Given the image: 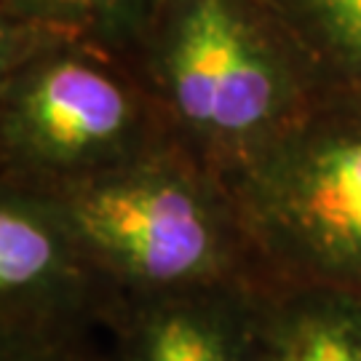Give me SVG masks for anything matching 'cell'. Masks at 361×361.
Wrapping results in <instances>:
<instances>
[{
  "label": "cell",
  "mask_w": 361,
  "mask_h": 361,
  "mask_svg": "<svg viewBox=\"0 0 361 361\" xmlns=\"http://www.w3.org/2000/svg\"><path fill=\"white\" fill-rule=\"evenodd\" d=\"M257 319L268 361H361V297L259 286Z\"/></svg>",
  "instance_id": "7"
},
{
  "label": "cell",
  "mask_w": 361,
  "mask_h": 361,
  "mask_svg": "<svg viewBox=\"0 0 361 361\" xmlns=\"http://www.w3.org/2000/svg\"><path fill=\"white\" fill-rule=\"evenodd\" d=\"M113 308L51 198L0 185V343L86 340Z\"/></svg>",
  "instance_id": "5"
},
{
  "label": "cell",
  "mask_w": 361,
  "mask_h": 361,
  "mask_svg": "<svg viewBox=\"0 0 361 361\" xmlns=\"http://www.w3.org/2000/svg\"><path fill=\"white\" fill-rule=\"evenodd\" d=\"M262 286L361 297V91L335 83L228 177Z\"/></svg>",
  "instance_id": "4"
},
{
  "label": "cell",
  "mask_w": 361,
  "mask_h": 361,
  "mask_svg": "<svg viewBox=\"0 0 361 361\" xmlns=\"http://www.w3.org/2000/svg\"><path fill=\"white\" fill-rule=\"evenodd\" d=\"M46 195L116 305L262 286L231 185L177 142Z\"/></svg>",
  "instance_id": "2"
},
{
  "label": "cell",
  "mask_w": 361,
  "mask_h": 361,
  "mask_svg": "<svg viewBox=\"0 0 361 361\" xmlns=\"http://www.w3.org/2000/svg\"><path fill=\"white\" fill-rule=\"evenodd\" d=\"M134 65L174 142L225 180L335 86L281 0H158Z\"/></svg>",
  "instance_id": "1"
},
{
  "label": "cell",
  "mask_w": 361,
  "mask_h": 361,
  "mask_svg": "<svg viewBox=\"0 0 361 361\" xmlns=\"http://www.w3.org/2000/svg\"><path fill=\"white\" fill-rule=\"evenodd\" d=\"M259 286L121 300L104 322L110 361H268Z\"/></svg>",
  "instance_id": "6"
},
{
  "label": "cell",
  "mask_w": 361,
  "mask_h": 361,
  "mask_svg": "<svg viewBox=\"0 0 361 361\" xmlns=\"http://www.w3.org/2000/svg\"><path fill=\"white\" fill-rule=\"evenodd\" d=\"M329 78L361 91V0H281Z\"/></svg>",
  "instance_id": "9"
},
{
  "label": "cell",
  "mask_w": 361,
  "mask_h": 361,
  "mask_svg": "<svg viewBox=\"0 0 361 361\" xmlns=\"http://www.w3.org/2000/svg\"><path fill=\"white\" fill-rule=\"evenodd\" d=\"M0 361H110L94 340H13L0 343Z\"/></svg>",
  "instance_id": "10"
},
{
  "label": "cell",
  "mask_w": 361,
  "mask_h": 361,
  "mask_svg": "<svg viewBox=\"0 0 361 361\" xmlns=\"http://www.w3.org/2000/svg\"><path fill=\"white\" fill-rule=\"evenodd\" d=\"M166 145L174 137L131 56L0 30V185L49 193Z\"/></svg>",
  "instance_id": "3"
},
{
  "label": "cell",
  "mask_w": 361,
  "mask_h": 361,
  "mask_svg": "<svg viewBox=\"0 0 361 361\" xmlns=\"http://www.w3.org/2000/svg\"><path fill=\"white\" fill-rule=\"evenodd\" d=\"M158 0H0V30L70 35L134 59Z\"/></svg>",
  "instance_id": "8"
}]
</instances>
